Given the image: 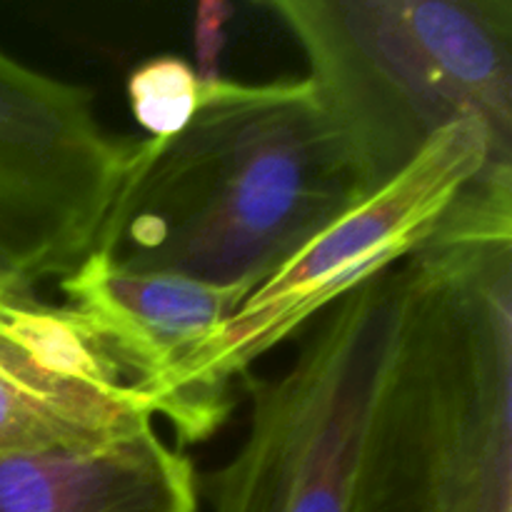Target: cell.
<instances>
[{
	"mask_svg": "<svg viewBox=\"0 0 512 512\" xmlns=\"http://www.w3.org/2000/svg\"><path fill=\"white\" fill-rule=\"evenodd\" d=\"M360 200L308 78L203 75L200 105L180 133L128 145L93 250L128 273L255 290Z\"/></svg>",
	"mask_w": 512,
	"mask_h": 512,
	"instance_id": "6da1fadb",
	"label": "cell"
},
{
	"mask_svg": "<svg viewBox=\"0 0 512 512\" xmlns=\"http://www.w3.org/2000/svg\"><path fill=\"white\" fill-rule=\"evenodd\" d=\"M360 193L398 178L460 120L512 158V0H273Z\"/></svg>",
	"mask_w": 512,
	"mask_h": 512,
	"instance_id": "7a4b0ae2",
	"label": "cell"
},
{
	"mask_svg": "<svg viewBox=\"0 0 512 512\" xmlns=\"http://www.w3.org/2000/svg\"><path fill=\"white\" fill-rule=\"evenodd\" d=\"M415 288L413 253L330 305L275 378L243 375L248 430L198 475L213 512H355L383 433Z\"/></svg>",
	"mask_w": 512,
	"mask_h": 512,
	"instance_id": "3957f363",
	"label": "cell"
},
{
	"mask_svg": "<svg viewBox=\"0 0 512 512\" xmlns=\"http://www.w3.org/2000/svg\"><path fill=\"white\" fill-rule=\"evenodd\" d=\"M495 165H512V158L495 150L478 120H460L435 135L398 178L315 235L245 298L218 333L175 365L153 393V413L168 418L180 445L205 443L233 408L230 380L305 333L360 283L415 253Z\"/></svg>",
	"mask_w": 512,
	"mask_h": 512,
	"instance_id": "277c9868",
	"label": "cell"
},
{
	"mask_svg": "<svg viewBox=\"0 0 512 512\" xmlns=\"http://www.w3.org/2000/svg\"><path fill=\"white\" fill-rule=\"evenodd\" d=\"M355 512H512V353L435 325L400 363L388 450Z\"/></svg>",
	"mask_w": 512,
	"mask_h": 512,
	"instance_id": "5b68a950",
	"label": "cell"
},
{
	"mask_svg": "<svg viewBox=\"0 0 512 512\" xmlns=\"http://www.w3.org/2000/svg\"><path fill=\"white\" fill-rule=\"evenodd\" d=\"M95 95L0 50V290L68 278L93 253L128 158Z\"/></svg>",
	"mask_w": 512,
	"mask_h": 512,
	"instance_id": "8992f818",
	"label": "cell"
},
{
	"mask_svg": "<svg viewBox=\"0 0 512 512\" xmlns=\"http://www.w3.org/2000/svg\"><path fill=\"white\" fill-rule=\"evenodd\" d=\"M153 415L75 310L0 290V453L103 448L153 428Z\"/></svg>",
	"mask_w": 512,
	"mask_h": 512,
	"instance_id": "52a82bcc",
	"label": "cell"
},
{
	"mask_svg": "<svg viewBox=\"0 0 512 512\" xmlns=\"http://www.w3.org/2000/svg\"><path fill=\"white\" fill-rule=\"evenodd\" d=\"M60 293L153 405L170 370L218 333L253 288L128 273L93 250L60 280Z\"/></svg>",
	"mask_w": 512,
	"mask_h": 512,
	"instance_id": "ba28073f",
	"label": "cell"
},
{
	"mask_svg": "<svg viewBox=\"0 0 512 512\" xmlns=\"http://www.w3.org/2000/svg\"><path fill=\"white\" fill-rule=\"evenodd\" d=\"M0 512H200L198 473L155 428L93 450L0 453Z\"/></svg>",
	"mask_w": 512,
	"mask_h": 512,
	"instance_id": "9c48e42d",
	"label": "cell"
},
{
	"mask_svg": "<svg viewBox=\"0 0 512 512\" xmlns=\"http://www.w3.org/2000/svg\"><path fill=\"white\" fill-rule=\"evenodd\" d=\"M130 113L148 138H168L193 120L203 93V75L178 55L143 60L125 83Z\"/></svg>",
	"mask_w": 512,
	"mask_h": 512,
	"instance_id": "30bf717a",
	"label": "cell"
}]
</instances>
